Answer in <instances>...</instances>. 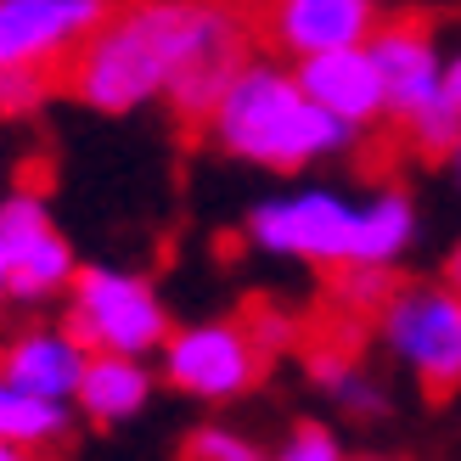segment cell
<instances>
[{
	"label": "cell",
	"mask_w": 461,
	"mask_h": 461,
	"mask_svg": "<svg viewBox=\"0 0 461 461\" xmlns=\"http://www.w3.org/2000/svg\"><path fill=\"white\" fill-rule=\"evenodd\" d=\"M439 270H445V282H450V287L461 293V237L450 242V253H445V265H439Z\"/></svg>",
	"instance_id": "22"
},
{
	"label": "cell",
	"mask_w": 461,
	"mask_h": 461,
	"mask_svg": "<svg viewBox=\"0 0 461 461\" xmlns=\"http://www.w3.org/2000/svg\"><path fill=\"white\" fill-rule=\"evenodd\" d=\"M62 321L79 332L90 355H147L158 360L175 332L169 304L147 276L119 265H79L74 287L62 293Z\"/></svg>",
	"instance_id": "4"
},
{
	"label": "cell",
	"mask_w": 461,
	"mask_h": 461,
	"mask_svg": "<svg viewBox=\"0 0 461 461\" xmlns=\"http://www.w3.org/2000/svg\"><path fill=\"white\" fill-rule=\"evenodd\" d=\"M74 422H79V405L45 400L0 372V439H12L23 456H45V450L74 445Z\"/></svg>",
	"instance_id": "14"
},
{
	"label": "cell",
	"mask_w": 461,
	"mask_h": 461,
	"mask_svg": "<svg viewBox=\"0 0 461 461\" xmlns=\"http://www.w3.org/2000/svg\"><path fill=\"white\" fill-rule=\"evenodd\" d=\"M12 304V253H6V237H0V310Z\"/></svg>",
	"instance_id": "21"
},
{
	"label": "cell",
	"mask_w": 461,
	"mask_h": 461,
	"mask_svg": "<svg viewBox=\"0 0 461 461\" xmlns=\"http://www.w3.org/2000/svg\"><path fill=\"white\" fill-rule=\"evenodd\" d=\"M51 96V74L40 68H0V119H29Z\"/></svg>",
	"instance_id": "19"
},
{
	"label": "cell",
	"mask_w": 461,
	"mask_h": 461,
	"mask_svg": "<svg viewBox=\"0 0 461 461\" xmlns=\"http://www.w3.org/2000/svg\"><path fill=\"white\" fill-rule=\"evenodd\" d=\"M270 349L259 343L253 321H192L175 327L158 349V372L175 394L203 405H230L265 377Z\"/></svg>",
	"instance_id": "6"
},
{
	"label": "cell",
	"mask_w": 461,
	"mask_h": 461,
	"mask_svg": "<svg viewBox=\"0 0 461 461\" xmlns=\"http://www.w3.org/2000/svg\"><path fill=\"white\" fill-rule=\"evenodd\" d=\"M298 68V79H304V90L321 102V107H332L343 124H355V130H372L388 119V85H383V68L372 57V45H338V51H321V57H304V62H293Z\"/></svg>",
	"instance_id": "11"
},
{
	"label": "cell",
	"mask_w": 461,
	"mask_h": 461,
	"mask_svg": "<svg viewBox=\"0 0 461 461\" xmlns=\"http://www.w3.org/2000/svg\"><path fill=\"white\" fill-rule=\"evenodd\" d=\"M366 45H372V57L383 68L388 119H394V124H405L411 113H422L433 96H439L445 51H439V40H433L428 23H417V17H383Z\"/></svg>",
	"instance_id": "10"
},
{
	"label": "cell",
	"mask_w": 461,
	"mask_h": 461,
	"mask_svg": "<svg viewBox=\"0 0 461 461\" xmlns=\"http://www.w3.org/2000/svg\"><path fill=\"white\" fill-rule=\"evenodd\" d=\"M445 175H450V186L461 192V135H456V147L445 152Z\"/></svg>",
	"instance_id": "23"
},
{
	"label": "cell",
	"mask_w": 461,
	"mask_h": 461,
	"mask_svg": "<svg viewBox=\"0 0 461 461\" xmlns=\"http://www.w3.org/2000/svg\"><path fill=\"white\" fill-rule=\"evenodd\" d=\"M119 0H0V68L68 74Z\"/></svg>",
	"instance_id": "8"
},
{
	"label": "cell",
	"mask_w": 461,
	"mask_h": 461,
	"mask_svg": "<svg viewBox=\"0 0 461 461\" xmlns=\"http://www.w3.org/2000/svg\"><path fill=\"white\" fill-rule=\"evenodd\" d=\"M360 220H366V197H349L338 186H293L253 203L242 214V237L265 259L338 270L360 259Z\"/></svg>",
	"instance_id": "3"
},
{
	"label": "cell",
	"mask_w": 461,
	"mask_h": 461,
	"mask_svg": "<svg viewBox=\"0 0 461 461\" xmlns=\"http://www.w3.org/2000/svg\"><path fill=\"white\" fill-rule=\"evenodd\" d=\"M152 388H158V372L147 355H90L74 405L90 428H124L152 405Z\"/></svg>",
	"instance_id": "13"
},
{
	"label": "cell",
	"mask_w": 461,
	"mask_h": 461,
	"mask_svg": "<svg viewBox=\"0 0 461 461\" xmlns=\"http://www.w3.org/2000/svg\"><path fill=\"white\" fill-rule=\"evenodd\" d=\"M394 287H400L394 265H338L332 270V298H338V310H349V315H377Z\"/></svg>",
	"instance_id": "16"
},
{
	"label": "cell",
	"mask_w": 461,
	"mask_h": 461,
	"mask_svg": "<svg viewBox=\"0 0 461 461\" xmlns=\"http://www.w3.org/2000/svg\"><path fill=\"white\" fill-rule=\"evenodd\" d=\"M282 461H343V433L332 422H315V417H298L287 433H282Z\"/></svg>",
	"instance_id": "17"
},
{
	"label": "cell",
	"mask_w": 461,
	"mask_h": 461,
	"mask_svg": "<svg viewBox=\"0 0 461 461\" xmlns=\"http://www.w3.org/2000/svg\"><path fill=\"white\" fill-rule=\"evenodd\" d=\"M0 461H23V450H17L12 439H0Z\"/></svg>",
	"instance_id": "24"
},
{
	"label": "cell",
	"mask_w": 461,
	"mask_h": 461,
	"mask_svg": "<svg viewBox=\"0 0 461 461\" xmlns=\"http://www.w3.org/2000/svg\"><path fill=\"white\" fill-rule=\"evenodd\" d=\"M377 23V0H265V45L287 62L360 45L372 40Z\"/></svg>",
	"instance_id": "9"
},
{
	"label": "cell",
	"mask_w": 461,
	"mask_h": 461,
	"mask_svg": "<svg viewBox=\"0 0 461 461\" xmlns=\"http://www.w3.org/2000/svg\"><path fill=\"white\" fill-rule=\"evenodd\" d=\"M310 383L355 422H377V417H388V405H394L388 400V383L377 372H366V366L343 349H315L310 355Z\"/></svg>",
	"instance_id": "15"
},
{
	"label": "cell",
	"mask_w": 461,
	"mask_h": 461,
	"mask_svg": "<svg viewBox=\"0 0 461 461\" xmlns=\"http://www.w3.org/2000/svg\"><path fill=\"white\" fill-rule=\"evenodd\" d=\"M203 130H209L214 152L270 175H304L315 164H332V158L355 152V141L366 135L343 124L332 107H321L287 57H248L220 90Z\"/></svg>",
	"instance_id": "2"
},
{
	"label": "cell",
	"mask_w": 461,
	"mask_h": 461,
	"mask_svg": "<svg viewBox=\"0 0 461 461\" xmlns=\"http://www.w3.org/2000/svg\"><path fill=\"white\" fill-rule=\"evenodd\" d=\"M85 360H90V349L79 343V332L68 327V321L62 327H23V332H12L0 343V372L12 383L34 388L45 400H68V405L79 394Z\"/></svg>",
	"instance_id": "12"
},
{
	"label": "cell",
	"mask_w": 461,
	"mask_h": 461,
	"mask_svg": "<svg viewBox=\"0 0 461 461\" xmlns=\"http://www.w3.org/2000/svg\"><path fill=\"white\" fill-rule=\"evenodd\" d=\"M377 343L422 394H461V293L445 282H400L377 310Z\"/></svg>",
	"instance_id": "5"
},
{
	"label": "cell",
	"mask_w": 461,
	"mask_h": 461,
	"mask_svg": "<svg viewBox=\"0 0 461 461\" xmlns=\"http://www.w3.org/2000/svg\"><path fill=\"white\" fill-rule=\"evenodd\" d=\"M248 40V17L230 0H119L62 79L74 102L107 119L169 102L175 119L203 124L253 57Z\"/></svg>",
	"instance_id": "1"
},
{
	"label": "cell",
	"mask_w": 461,
	"mask_h": 461,
	"mask_svg": "<svg viewBox=\"0 0 461 461\" xmlns=\"http://www.w3.org/2000/svg\"><path fill=\"white\" fill-rule=\"evenodd\" d=\"M439 90H445V102L461 113V51H456V57H445V79H439Z\"/></svg>",
	"instance_id": "20"
},
{
	"label": "cell",
	"mask_w": 461,
	"mask_h": 461,
	"mask_svg": "<svg viewBox=\"0 0 461 461\" xmlns=\"http://www.w3.org/2000/svg\"><path fill=\"white\" fill-rule=\"evenodd\" d=\"M0 237H6V253H12V304L34 310L74 287L79 253L57 230V214L40 186H12L0 197Z\"/></svg>",
	"instance_id": "7"
},
{
	"label": "cell",
	"mask_w": 461,
	"mask_h": 461,
	"mask_svg": "<svg viewBox=\"0 0 461 461\" xmlns=\"http://www.w3.org/2000/svg\"><path fill=\"white\" fill-rule=\"evenodd\" d=\"M186 456L192 461H259L265 450L248 439L242 428H225V422H197L186 433Z\"/></svg>",
	"instance_id": "18"
}]
</instances>
